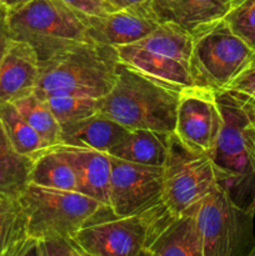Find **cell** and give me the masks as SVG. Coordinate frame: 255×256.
Returning a JSON list of instances; mask_svg holds the SVG:
<instances>
[{
	"mask_svg": "<svg viewBox=\"0 0 255 256\" xmlns=\"http://www.w3.org/2000/svg\"><path fill=\"white\" fill-rule=\"evenodd\" d=\"M254 214L238 206L219 184L195 206L202 256H248L255 246Z\"/></svg>",
	"mask_w": 255,
	"mask_h": 256,
	"instance_id": "9",
	"label": "cell"
},
{
	"mask_svg": "<svg viewBox=\"0 0 255 256\" xmlns=\"http://www.w3.org/2000/svg\"><path fill=\"white\" fill-rule=\"evenodd\" d=\"M28 2H29V0H5V6H6L8 10L16 9V8L26 4Z\"/></svg>",
	"mask_w": 255,
	"mask_h": 256,
	"instance_id": "34",
	"label": "cell"
},
{
	"mask_svg": "<svg viewBox=\"0 0 255 256\" xmlns=\"http://www.w3.org/2000/svg\"><path fill=\"white\" fill-rule=\"evenodd\" d=\"M12 104L28 122V124L39 134L48 148L56 146L62 142V125L54 116L46 102L38 95L32 94Z\"/></svg>",
	"mask_w": 255,
	"mask_h": 256,
	"instance_id": "23",
	"label": "cell"
},
{
	"mask_svg": "<svg viewBox=\"0 0 255 256\" xmlns=\"http://www.w3.org/2000/svg\"><path fill=\"white\" fill-rule=\"evenodd\" d=\"M44 256H72V246L64 238H50L39 240Z\"/></svg>",
	"mask_w": 255,
	"mask_h": 256,
	"instance_id": "29",
	"label": "cell"
},
{
	"mask_svg": "<svg viewBox=\"0 0 255 256\" xmlns=\"http://www.w3.org/2000/svg\"><path fill=\"white\" fill-rule=\"evenodd\" d=\"M222 125L216 92L190 86L179 92L174 134L188 148L210 155Z\"/></svg>",
	"mask_w": 255,
	"mask_h": 256,
	"instance_id": "12",
	"label": "cell"
},
{
	"mask_svg": "<svg viewBox=\"0 0 255 256\" xmlns=\"http://www.w3.org/2000/svg\"><path fill=\"white\" fill-rule=\"evenodd\" d=\"M230 29L255 52V0H242L225 15Z\"/></svg>",
	"mask_w": 255,
	"mask_h": 256,
	"instance_id": "26",
	"label": "cell"
},
{
	"mask_svg": "<svg viewBox=\"0 0 255 256\" xmlns=\"http://www.w3.org/2000/svg\"><path fill=\"white\" fill-rule=\"evenodd\" d=\"M39 74L35 50L26 42L12 40L0 62V102H15L34 94Z\"/></svg>",
	"mask_w": 255,
	"mask_h": 256,
	"instance_id": "14",
	"label": "cell"
},
{
	"mask_svg": "<svg viewBox=\"0 0 255 256\" xmlns=\"http://www.w3.org/2000/svg\"><path fill=\"white\" fill-rule=\"evenodd\" d=\"M109 209L118 216L139 214L162 202L164 168L125 162L110 155Z\"/></svg>",
	"mask_w": 255,
	"mask_h": 256,
	"instance_id": "11",
	"label": "cell"
},
{
	"mask_svg": "<svg viewBox=\"0 0 255 256\" xmlns=\"http://www.w3.org/2000/svg\"><path fill=\"white\" fill-rule=\"evenodd\" d=\"M6 12L0 15V62H2L5 52H6L10 42L12 40V36H10L9 26H8L6 22Z\"/></svg>",
	"mask_w": 255,
	"mask_h": 256,
	"instance_id": "31",
	"label": "cell"
},
{
	"mask_svg": "<svg viewBox=\"0 0 255 256\" xmlns=\"http://www.w3.org/2000/svg\"><path fill=\"white\" fill-rule=\"evenodd\" d=\"M145 250L150 256H202L195 208L182 215L168 212L156 225Z\"/></svg>",
	"mask_w": 255,
	"mask_h": 256,
	"instance_id": "15",
	"label": "cell"
},
{
	"mask_svg": "<svg viewBox=\"0 0 255 256\" xmlns=\"http://www.w3.org/2000/svg\"><path fill=\"white\" fill-rule=\"evenodd\" d=\"M28 236L26 218L18 198L0 195V256H10Z\"/></svg>",
	"mask_w": 255,
	"mask_h": 256,
	"instance_id": "24",
	"label": "cell"
},
{
	"mask_svg": "<svg viewBox=\"0 0 255 256\" xmlns=\"http://www.w3.org/2000/svg\"><path fill=\"white\" fill-rule=\"evenodd\" d=\"M85 22L90 40L114 48L144 39L160 24L150 4L112 10L102 15H85Z\"/></svg>",
	"mask_w": 255,
	"mask_h": 256,
	"instance_id": "13",
	"label": "cell"
},
{
	"mask_svg": "<svg viewBox=\"0 0 255 256\" xmlns=\"http://www.w3.org/2000/svg\"><path fill=\"white\" fill-rule=\"evenodd\" d=\"M10 256H44L42 255V248H40L39 240L32 239L28 236L19 246L10 254Z\"/></svg>",
	"mask_w": 255,
	"mask_h": 256,
	"instance_id": "30",
	"label": "cell"
},
{
	"mask_svg": "<svg viewBox=\"0 0 255 256\" xmlns=\"http://www.w3.org/2000/svg\"><path fill=\"white\" fill-rule=\"evenodd\" d=\"M222 92H228L255 112V55L250 64Z\"/></svg>",
	"mask_w": 255,
	"mask_h": 256,
	"instance_id": "27",
	"label": "cell"
},
{
	"mask_svg": "<svg viewBox=\"0 0 255 256\" xmlns=\"http://www.w3.org/2000/svg\"><path fill=\"white\" fill-rule=\"evenodd\" d=\"M179 92L120 62L112 90L99 99V112L129 130L174 134Z\"/></svg>",
	"mask_w": 255,
	"mask_h": 256,
	"instance_id": "3",
	"label": "cell"
},
{
	"mask_svg": "<svg viewBox=\"0 0 255 256\" xmlns=\"http://www.w3.org/2000/svg\"><path fill=\"white\" fill-rule=\"evenodd\" d=\"M0 2H2V4H4V5H5V0H0Z\"/></svg>",
	"mask_w": 255,
	"mask_h": 256,
	"instance_id": "38",
	"label": "cell"
},
{
	"mask_svg": "<svg viewBox=\"0 0 255 256\" xmlns=\"http://www.w3.org/2000/svg\"><path fill=\"white\" fill-rule=\"evenodd\" d=\"M139 256H150L149 254H148V252H146V250H142V252H140V255Z\"/></svg>",
	"mask_w": 255,
	"mask_h": 256,
	"instance_id": "36",
	"label": "cell"
},
{
	"mask_svg": "<svg viewBox=\"0 0 255 256\" xmlns=\"http://www.w3.org/2000/svg\"><path fill=\"white\" fill-rule=\"evenodd\" d=\"M8 12L6 6H5L4 4H2V2H0V15L5 14V12Z\"/></svg>",
	"mask_w": 255,
	"mask_h": 256,
	"instance_id": "35",
	"label": "cell"
},
{
	"mask_svg": "<svg viewBox=\"0 0 255 256\" xmlns=\"http://www.w3.org/2000/svg\"><path fill=\"white\" fill-rule=\"evenodd\" d=\"M248 256H255V246L252 248V252H250V254L248 255Z\"/></svg>",
	"mask_w": 255,
	"mask_h": 256,
	"instance_id": "37",
	"label": "cell"
},
{
	"mask_svg": "<svg viewBox=\"0 0 255 256\" xmlns=\"http://www.w3.org/2000/svg\"><path fill=\"white\" fill-rule=\"evenodd\" d=\"M168 212L164 202L129 216L104 206L69 239L90 256H139Z\"/></svg>",
	"mask_w": 255,
	"mask_h": 256,
	"instance_id": "7",
	"label": "cell"
},
{
	"mask_svg": "<svg viewBox=\"0 0 255 256\" xmlns=\"http://www.w3.org/2000/svg\"><path fill=\"white\" fill-rule=\"evenodd\" d=\"M62 2L86 15H102L115 10L104 0H62Z\"/></svg>",
	"mask_w": 255,
	"mask_h": 256,
	"instance_id": "28",
	"label": "cell"
},
{
	"mask_svg": "<svg viewBox=\"0 0 255 256\" xmlns=\"http://www.w3.org/2000/svg\"><path fill=\"white\" fill-rule=\"evenodd\" d=\"M172 134L146 129L129 130L124 139L108 154L125 162L164 168Z\"/></svg>",
	"mask_w": 255,
	"mask_h": 256,
	"instance_id": "19",
	"label": "cell"
},
{
	"mask_svg": "<svg viewBox=\"0 0 255 256\" xmlns=\"http://www.w3.org/2000/svg\"><path fill=\"white\" fill-rule=\"evenodd\" d=\"M0 122L15 152L22 156L34 160L49 149L12 102H0Z\"/></svg>",
	"mask_w": 255,
	"mask_h": 256,
	"instance_id": "22",
	"label": "cell"
},
{
	"mask_svg": "<svg viewBox=\"0 0 255 256\" xmlns=\"http://www.w3.org/2000/svg\"><path fill=\"white\" fill-rule=\"evenodd\" d=\"M254 132H255V118H254Z\"/></svg>",
	"mask_w": 255,
	"mask_h": 256,
	"instance_id": "39",
	"label": "cell"
},
{
	"mask_svg": "<svg viewBox=\"0 0 255 256\" xmlns=\"http://www.w3.org/2000/svg\"><path fill=\"white\" fill-rule=\"evenodd\" d=\"M42 100L46 102L62 126L99 112V99L85 95L52 94L42 98Z\"/></svg>",
	"mask_w": 255,
	"mask_h": 256,
	"instance_id": "25",
	"label": "cell"
},
{
	"mask_svg": "<svg viewBox=\"0 0 255 256\" xmlns=\"http://www.w3.org/2000/svg\"><path fill=\"white\" fill-rule=\"evenodd\" d=\"M70 162L76 178V192L94 198L109 208L112 160L108 152L84 148L56 145Z\"/></svg>",
	"mask_w": 255,
	"mask_h": 256,
	"instance_id": "17",
	"label": "cell"
},
{
	"mask_svg": "<svg viewBox=\"0 0 255 256\" xmlns=\"http://www.w3.org/2000/svg\"><path fill=\"white\" fill-rule=\"evenodd\" d=\"M192 72L195 86L222 92L250 64L255 52L224 19L192 32Z\"/></svg>",
	"mask_w": 255,
	"mask_h": 256,
	"instance_id": "8",
	"label": "cell"
},
{
	"mask_svg": "<svg viewBox=\"0 0 255 256\" xmlns=\"http://www.w3.org/2000/svg\"><path fill=\"white\" fill-rule=\"evenodd\" d=\"M120 62L174 92L195 86L192 72V35L172 22H160L139 42L119 46Z\"/></svg>",
	"mask_w": 255,
	"mask_h": 256,
	"instance_id": "4",
	"label": "cell"
},
{
	"mask_svg": "<svg viewBox=\"0 0 255 256\" xmlns=\"http://www.w3.org/2000/svg\"><path fill=\"white\" fill-rule=\"evenodd\" d=\"M105 2L114 8L115 10L125 9V8L139 6V5H148L152 2V0H104Z\"/></svg>",
	"mask_w": 255,
	"mask_h": 256,
	"instance_id": "32",
	"label": "cell"
},
{
	"mask_svg": "<svg viewBox=\"0 0 255 256\" xmlns=\"http://www.w3.org/2000/svg\"><path fill=\"white\" fill-rule=\"evenodd\" d=\"M216 184V172L209 155L190 149L172 134L162 188V202L168 210L174 215L185 214Z\"/></svg>",
	"mask_w": 255,
	"mask_h": 256,
	"instance_id": "10",
	"label": "cell"
},
{
	"mask_svg": "<svg viewBox=\"0 0 255 256\" xmlns=\"http://www.w3.org/2000/svg\"><path fill=\"white\" fill-rule=\"evenodd\" d=\"M222 125L210 159L218 184L242 209L255 214V112L228 92H216Z\"/></svg>",
	"mask_w": 255,
	"mask_h": 256,
	"instance_id": "1",
	"label": "cell"
},
{
	"mask_svg": "<svg viewBox=\"0 0 255 256\" xmlns=\"http://www.w3.org/2000/svg\"><path fill=\"white\" fill-rule=\"evenodd\" d=\"M120 59L118 49L92 40L76 42L40 62L35 95L75 94L102 99L112 90Z\"/></svg>",
	"mask_w": 255,
	"mask_h": 256,
	"instance_id": "2",
	"label": "cell"
},
{
	"mask_svg": "<svg viewBox=\"0 0 255 256\" xmlns=\"http://www.w3.org/2000/svg\"><path fill=\"white\" fill-rule=\"evenodd\" d=\"M242 0H152L150 8L159 22H172L190 34L224 19Z\"/></svg>",
	"mask_w": 255,
	"mask_h": 256,
	"instance_id": "16",
	"label": "cell"
},
{
	"mask_svg": "<svg viewBox=\"0 0 255 256\" xmlns=\"http://www.w3.org/2000/svg\"><path fill=\"white\" fill-rule=\"evenodd\" d=\"M32 160L15 152L0 122V195L18 198L29 184Z\"/></svg>",
	"mask_w": 255,
	"mask_h": 256,
	"instance_id": "21",
	"label": "cell"
},
{
	"mask_svg": "<svg viewBox=\"0 0 255 256\" xmlns=\"http://www.w3.org/2000/svg\"><path fill=\"white\" fill-rule=\"evenodd\" d=\"M29 182L50 189L76 192L74 170L56 146L44 150L32 160Z\"/></svg>",
	"mask_w": 255,
	"mask_h": 256,
	"instance_id": "20",
	"label": "cell"
},
{
	"mask_svg": "<svg viewBox=\"0 0 255 256\" xmlns=\"http://www.w3.org/2000/svg\"><path fill=\"white\" fill-rule=\"evenodd\" d=\"M32 239H69L100 209L102 202L79 192L50 189L28 184L18 196Z\"/></svg>",
	"mask_w": 255,
	"mask_h": 256,
	"instance_id": "6",
	"label": "cell"
},
{
	"mask_svg": "<svg viewBox=\"0 0 255 256\" xmlns=\"http://www.w3.org/2000/svg\"><path fill=\"white\" fill-rule=\"evenodd\" d=\"M85 15L62 0H29L8 10L6 22L12 39L29 44L42 62L76 42L90 40Z\"/></svg>",
	"mask_w": 255,
	"mask_h": 256,
	"instance_id": "5",
	"label": "cell"
},
{
	"mask_svg": "<svg viewBox=\"0 0 255 256\" xmlns=\"http://www.w3.org/2000/svg\"><path fill=\"white\" fill-rule=\"evenodd\" d=\"M70 242V246H72V256H90L88 252H85L76 242H72V239H68Z\"/></svg>",
	"mask_w": 255,
	"mask_h": 256,
	"instance_id": "33",
	"label": "cell"
},
{
	"mask_svg": "<svg viewBox=\"0 0 255 256\" xmlns=\"http://www.w3.org/2000/svg\"><path fill=\"white\" fill-rule=\"evenodd\" d=\"M128 132L129 129L98 112L82 120L62 125L59 145L109 152Z\"/></svg>",
	"mask_w": 255,
	"mask_h": 256,
	"instance_id": "18",
	"label": "cell"
}]
</instances>
